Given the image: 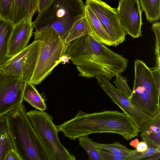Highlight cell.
I'll use <instances>...</instances> for the list:
<instances>
[{"mask_svg": "<svg viewBox=\"0 0 160 160\" xmlns=\"http://www.w3.org/2000/svg\"><path fill=\"white\" fill-rule=\"evenodd\" d=\"M58 132L71 140L93 133L118 134L127 140L138 136L139 130L124 113L105 110L87 113L79 111L72 119L57 126Z\"/></svg>", "mask_w": 160, "mask_h": 160, "instance_id": "obj_1", "label": "cell"}, {"mask_svg": "<svg viewBox=\"0 0 160 160\" xmlns=\"http://www.w3.org/2000/svg\"><path fill=\"white\" fill-rule=\"evenodd\" d=\"M22 102L3 117L14 148L22 160H51L30 121Z\"/></svg>", "mask_w": 160, "mask_h": 160, "instance_id": "obj_2", "label": "cell"}, {"mask_svg": "<svg viewBox=\"0 0 160 160\" xmlns=\"http://www.w3.org/2000/svg\"><path fill=\"white\" fill-rule=\"evenodd\" d=\"M134 77L131 102L151 118L160 112V70L149 68L142 61H134Z\"/></svg>", "mask_w": 160, "mask_h": 160, "instance_id": "obj_3", "label": "cell"}, {"mask_svg": "<svg viewBox=\"0 0 160 160\" xmlns=\"http://www.w3.org/2000/svg\"><path fill=\"white\" fill-rule=\"evenodd\" d=\"M84 16L82 0H53L47 8L38 13L32 24L36 30L53 29L64 41L73 25Z\"/></svg>", "mask_w": 160, "mask_h": 160, "instance_id": "obj_4", "label": "cell"}, {"mask_svg": "<svg viewBox=\"0 0 160 160\" xmlns=\"http://www.w3.org/2000/svg\"><path fill=\"white\" fill-rule=\"evenodd\" d=\"M34 40L41 42L39 54L34 71L29 82L40 84L60 63V59L64 54L66 44L58 33L53 29L44 28L36 30Z\"/></svg>", "mask_w": 160, "mask_h": 160, "instance_id": "obj_5", "label": "cell"}, {"mask_svg": "<svg viewBox=\"0 0 160 160\" xmlns=\"http://www.w3.org/2000/svg\"><path fill=\"white\" fill-rule=\"evenodd\" d=\"M27 115L51 160H75L76 157L70 153L60 142L58 131L53 123V118L44 111L30 110Z\"/></svg>", "mask_w": 160, "mask_h": 160, "instance_id": "obj_6", "label": "cell"}, {"mask_svg": "<svg viewBox=\"0 0 160 160\" xmlns=\"http://www.w3.org/2000/svg\"><path fill=\"white\" fill-rule=\"evenodd\" d=\"M41 44L40 41L34 40L21 52L10 58L0 69L24 82L28 81L35 68Z\"/></svg>", "mask_w": 160, "mask_h": 160, "instance_id": "obj_7", "label": "cell"}, {"mask_svg": "<svg viewBox=\"0 0 160 160\" xmlns=\"http://www.w3.org/2000/svg\"><path fill=\"white\" fill-rule=\"evenodd\" d=\"M108 34L112 46L116 47L125 40L126 35L120 23L117 8L111 7L101 0H86Z\"/></svg>", "mask_w": 160, "mask_h": 160, "instance_id": "obj_8", "label": "cell"}, {"mask_svg": "<svg viewBox=\"0 0 160 160\" xmlns=\"http://www.w3.org/2000/svg\"><path fill=\"white\" fill-rule=\"evenodd\" d=\"M95 77L104 92L121 109L140 131L151 118L133 104L122 92L110 82L107 78L102 76Z\"/></svg>", "mask_w": 160, "mask_h": 160, "instance_id": "obj_9", "label": "cell"}, {"mask_svg": "<svg viewBox=\"0 0 160 160\" xmlns=\"http://www.w3.org/2000/svg\"><path fill=\"white\" fill-rule=\"evenodd\" d=\"M25 83L21 79L6 73L0 68V117L23 102Z\"/></svg>", "mask_w": 160, "mask_h": 160, "instance_id": "obj_10", "label": "cell"}, {"mask_svg": "<svg viewBox=\"0 0 160 160\" xmlns=\"http://www.w3.org/2000/svg\"><path fill=\"white\" fill-rule=\"evenodd\" d=\"M118 4V15L121 26L126 34L134 39L142 36L143 10L139 0H121Z\"/></svg>", "mask_w": 160, "mask_h": 160, "instance_id": "obj_11", "label": "cell"}, {"mask_svg": "<svg viewBox=\"0 0 160 160\" xmlns=\"http://www.w3.org/2000/svg\"><path fill=\"white\" fill-rule=\"evenodd\" d=\"M34 28L32 19L30 18L24 19L14 26L9 43L8 56L9 58L28 46Z\"/></svg>", "mask_w": 160, "mask_h": 160, "instance_id": "obj_12", "label": "cell"}, {"mask_svg": "<svg viewBox=\"0 0 160 160\" xmlns=\"http://www.w3.org/2000/svg\"><path fill=\"white\" fill-rule=\"evenodd\" d=\"M139 132L142 140L148 145L160 148V112L151 118Z\"/></svg>", "mask_w": 160, "mask_h": 160, "instance_id": "obj_13", "label": "cell"}, {"mask_svg": "<svg viewBox=\"0 0 160 160\" xmlns=\"http://www.w3.org/2000/svg\"><path fill=\"white\" fill-rule=\"evenodd\" d=\"M85 15L91 29L90 35L98 42L109 46H112L108 34L98 18L90 8L85 5Z\"/></svg>", "mask_w": 160, "mask_h": 160, "instance_id": "obj_14", "label": "cell"}, {"mask_svg": "<svg viewBox=\"0 0 160 160\" xmlns=\"http://www.w3.org/2000/svg\"><path fill=\"white\" fill-rule=\"evenodd\" d=\"M38 0H15L12 24L25 19L32 18L37 10Z\"/></svg>", "mask_w": 160, "mask_h": 160, "instance_id": "obj_15", "label": "cell"}, {"mask_svg": "<svg viewBox=\"0 0 160 160\" xmlns=\"http://www.w3.org/2000/svg\"><path fill=\"white\" fill-rule=\"evenodd\" d=\"M13 27L11 22L0 18V68L9 59L8 45Z\"/></svg>", "mask_w": 160, "mask_h": 160, "instance_id": "obj_16", "label": "cell"}, {"mask_svg": "<svg viewBox=\"0 0 160 160\" xmlns=\"http://www.w3.org/2000/svg\"><path fill=\"white\" fill-rule=\"evenodd\" d=\"M23 98V100L39 111H44L47 108L44 99L34 85L30 83L28 81L25 83Z\"/></svg>", "mask_w": 160, "mask_h": 160, "instance_id": "obj_17", "label": "cell"}, {"mask_svg": "<svg viewBox=\"0 0 160 160\" xmlns=\"http://www.w3.org/2000/svg\"><path fill=\"white\" fill-rule=\"evenodd\" d=\"M92 31L85 15L78 20L72 27L64 41L65 44L82 36L90 35Z\"/></svg>", "mask_w": 160, "mask_h": 160, "instance_id": "obj_18", "label": "cell"}, {"mask_svg": "<svg viewBox=\"0 0 160 160\" xmlns=\"http://www.w3.org/2000/svg\"><path fill=\"white\" fill-rule=\"evenodd\" d=\"M147 20L150 23L157 21L160 17V0H139Z\"/></svg>", "mask_w": 160, "mask_h": 160, "instance_id": "obj_19", "label": "cell"}, {"mask_svg": "<svg viewBox=\"0 0 160 160\" xmlns=\"http://www.w3.org/2000/svg\"><path fill=\"white\" fill-rule=\"evenodd\" d=\"M80 145L85 150L90 160H103L100 149L94 144L92 140L88 136L81 137L78 138Z\"/></svg>", "mask_w": 160, "mask_h": 160, "instance_id": "obj_20", "label": "cell"}, {"mask_svg": "<svg viewBox=\"0 0 160 160\" xmlns=\"http://www.w3.org/2000/svg\"><path fill=\"white\" fill-rule=\"evenodd\" d=\"M99 149L114 153L122 155L128 156L135 152L136 149L131 150L117 142L110 144H102L94 142Z\"/></svg>", "mask_w": 160, "mask_h": 160, "instance_id": "obj_21", "label": "cell"}, {"mask_svg": "<svg viewBox=\"0 0 160 160\" xmlns=\"http://www.w3.org/2000/svg\"><path fill=\"white\" fill-rule=\"evenodd\" d=\"M15 0H0V18L12 24Z\"/></svg>", "mask_w": 160, "mask_h": 160, "instance_id": "obj_22", "label": "cell"}, {"mask_svg": "<svg viewBox=\"0 0 160 160\" xmlns=\"http://www.w3.org/2000/svg\"><path fill=\"white\" fill-rule=\"evenodd\" d=\"M12 148V141L6 130L0 137V160H4L7 153Z\"/></svg>", "mask_w": 160, "mask_h": 160, "instance_id": "obj_23", "label": "cell"}, {"mask_svg": "<svg viewBox=\"0 0 160 160\" xmlns=\"http://www.w3.org/2000/svg\"><path fill=\"white\" fill-rule=\"evenodd\" d=\"M115 76V79L113 82L117 88L129 99L132 94V91L128 86L127 78L125 77L122 76L121 73L117 74Z\"/></svg>", "mask_w": 160, "mask_h": 160, "instance_id": "obj_24", "label": "cell"}, {"mask_svg": "<svg viewBox=\"0 0 160 160\" xmlns=\"http://www.w3.org/2000/svg\"><path fill=\"white\" fill-rule=\"evenodd\" d=\"M152 29L155 33L156 39V47L155 54L156 55V63L153 69L160 70V23L159 22L154 23L152 24Z\"/></svg>", "mask_w": 160, "mask_h": 160, "instance_id": "obj_25", "label": "cell"}, {"mask_svg": "<svg viewBox=\"0 0 160 160\" xmlns=\"http://www.w3.org/2000/svg\"><path fill=\"white\" fill-rule=\"evenodd\" d=\"M160 153V148H155L148 145L147 149L144 152H140L136 151L129 155V160L146 159L153 155Z\"/></svg>", "mask_w": 160, "mask_h": 160, "instance_id": "obj_26", "label": "cell"}, {"mask_svg": "<svg viewBox=\"0 0 160 160\" xmlns=\"http://www.w3.org/2000/svg\"><path fill=\"white\" fill-rule=\"evenodd\" d=\"M100 151L103 160H129V155L117 154L101 149Z\"/></svg>", "mask_w": 160, "mask_h": 160, "instance_id": "obj_27", "label": "cell"}, {"mask_svg": "<svg viewBox=\"0 0 160 160\" xmlns=\"http://www.w3.org/2000/svg\"><path fill=\"white\" fill-rule=\"evenodd\" d=\"M53 0H38L37 11L41 13L47 8Z\"/></svg>", "mask_w": 160, "mask_h": 160, "instance_id": "obj_28", "label": "cell"}, {"mask_svg": "<svg viewBox=\"0 0 160 160\" xmlns=\"http://www.w3.org/2000/svg\"><path fill=\"white\" fill-rule=\"evenodd\" d=\"M4 160H22L19 154L14 149L10 150L7 153Z\"/></svg>", "mask_w": 160, "mask_h": 160, "instance_id": "obj_29", "label": "cell"}, {"mask_svg": "<svg viewBox=\"0 0 160 160\" xmlns=\"http://www.w3.org/2000/svg\"><path fill=\"white\" fill-rule=\"evenodd\" d=\"M148 145L143 141L139 142L138 144L136 149L138 152H145L148 149Z\"/></svg>", "mask_w": 160, "mask_h": 160, "instance_id": "obj_30", "label": "cell"}, {"mask_svg": "<svg viewBox=\"0 0 160 160\" xmlns=\"http://www.w3.org/2000/svg\"><path fill=\"white\" fill-rule=\"evenodd\" d=\"M7 130L6 123L3 117H0V137Z\"/></svg>", "mask_w": 160, "mask_h": 160, "instance_id": "obj_31", "label": "cell"}, {"mask_svg": "<svg viewBox=\"0 0 160 160\" xmlns=\"http://www.w3.org/2000/svg\"><path fill=\"white\" fill-rule=\"evenodd\" d=\"M70 58L67 54L64 53L61 57L60 62H62V64H65L67 62L69 63Z\"/></svg>", "mask_w": 160, "mask_h": 160, "instance_id": "obj_32", "label": "cell"}, {"mask_svg": "<svg viewBox=\"0 0 160 160\" xmlns=\"http://www.w3.org/2000/svg\"><path fill=\"white\" fill-rule=\"evenodd\" d=\"M160 158V153L155 154L146 159L149 160H159Z\"/></svg>", "mask_w": 160, "mask_h": 160, "instance_id": "obj_33", "label": "cell"}, {"mask_svg": "<svg viewBox=\"0 0 160 160\" xmlns=\"http://www.w3.org/2000/svg\"><path fill=\"white\" fill-rule=\"evenodd\" d=\"M139 142V140L138 139L136 138L131 141L130 142L129 144L131 146H132L133 148H136Z\"/></svg>", "mask_w": 160, "mask_h": 160, "instance_id": "obj_34", "label": "cell"}, {"mask_svg": "<svg viewBox=\"0 0 160 160\" xmlns=\"http://www.w3.org/2000/svg\"><path fill=\"white\" fill-rule=\"evenodd\" d=\"M120 0H118V1H120Z\"/></svg>", "mask_w": 160, "mask_h": 160, "instance_id": "obj_35", "label": "cell"}]
</instances>
